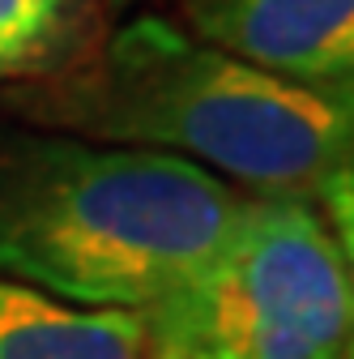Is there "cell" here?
Returning a JSON list of instances; mask_svg holds the SVG:
<instances>
[{
  "label": "cell",
  "instance_id": "1",
  "mask_svg": "<svg viewBox=\"0 0 354 359\" xmlns=\"http://www.w3.org/2000/svg\"><path fill=\"white\" fill-rule=\"evenodd\" d=\"M22 107L73 137L180 154L256 197L312 201L354 158V103L256 69L158 13L38 77Z\"/></svg>",
  "mask_w": 354,
  "mask_h": 359
},
{
  "label": "cell",
  "instance_id": "6",
  "mask_svg": "<svg viewBox=\"0 0 354 359\" xmlns=\"http://www.w3.org/2000/svg\"><path fill=\"white\" fill-rule=\"evenodd\" d=\"M90 22V0H0V81H38L64 69Z\"/></svg>",
  "mask_w": 354,
  "mask_h": 359
},
{
  "label": "cell",
  "instance_id": "4",
  "mask_svg": "<svg viewBox=\"0 0 354 359\" xmlns=\"http://www.w3.org/2000/svg\"><path fill=\"white\" fill-rule=\"evenodd\" d=\"M188 30L256 69L354 103V0H180Z\"/></svg>",
  "mask_w": 354,
  "mask_h": 359
},
{
  "label": "cell",
  "instance_id": "3",
  "mask_svg": "<svg viewBox=\"0 0 354 359\" xmlns=\"http://www.w3.org/2000/svg\"><path fill=\"white\" fill-rule=\"evenodd\" d=\"M146 359H354V295L325 214L248 197L231 236L141 308Z\"/></svg>",
  "mask_w": 354,
  "mask_h": 359
},
{
  "label": "cell",
  "instance_id": "7",
  "mask_svg": "<svg viewBox=\"0 0 354 359\" xmlns=\"http://www.w3.org/2000/svg\"><path fill=\"white\" fill-rule=\"evenodd\" d=\"M320 214L333 231V244L341 252L346 265V278H350V295H354V158H346L316 193Z\"/></svg>",
  "mask_w": 354,
  "mask_h": 359
},
{
  "label": "cell",
  "instance_id": "5",
  "mask_svg": "<svg viewBox=\"0 0 354 359\" xmlns=\"http://www.w3.org/2000/svg\"><path fill=\"white\" fill-rule=\"evenodd\" d=\"M0 359H146L141 312L81 308L0 278Z\"/></svg>",
  "mask_w": 354,
  "mask_h": 359
},
{
  "label": "cell",
  "instance_id": "2",
  "mask_svg": "<svg viewBox=\"0 0 354 359\" xmlns=\"http://www.w3.org/2000/svg\"><path fill=\"white\" fill-rule=\"evenodd\" d=\"M248 197L146 146L0 133V278L141 312L213 257Z\"/></svg>",
  "mask_w": 354,
  "mask_h": 359
}]
</instances>
